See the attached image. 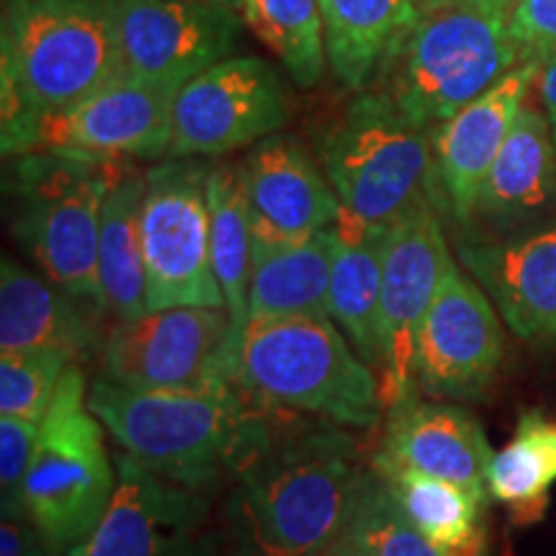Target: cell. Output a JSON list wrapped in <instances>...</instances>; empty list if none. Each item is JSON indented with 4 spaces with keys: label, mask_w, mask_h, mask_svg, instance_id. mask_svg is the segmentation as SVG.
Segmentation results:
<instances>
[{
    "label": "cell",
    "mask_w": 556,
    "mask_h": 556,
    "mask_svg": "<svg viewBox=\"0 0 556 556\" xmlns=\"http://www.w3.org/2000/svg\"><path fill=\"white\" fill-rule=\"evenodd\" d=\"M345 428L270 413V433L235 475L227 526L238 556H309L348 528L368 477Z\"/></svg>",
    "instance_id": "6da1fadb"
},
{
    "label": "cell",
    "mask_w": 556,
    "mask_h": 556,
    "mask_svg": "<svg viewBox=\"0 0 556 556\" xmlns=\"http://www.w3.org/2000/svg\"><path fill=\"white\" fill-rule=\"evenodd\" d=\"M88 407L122 454L201 492L238 475L270 433V413L238 387L142 392L96 377Z\"/></svg>",
    "instance_id": "7a4b0ae2"
},
{
    "label": "cell",
    "mask_w": 556,
    "mask_h": 556,
    "mask_svg": "<svg viewBox=\"0 0 556 556\" xmlns=\"http://www.w3.org/2000/svg\"><path fill=\"white\" fill-rule=\"evenodd\" d=\"M122 75L109 0H0V150Z\"/></svg>",
    "instance_id": "3957f363"
},
{
    "label": "cell",
    "mask_w": 556,
    "mask_h": 556,
    "mask_svg": "<svg viewBox=\"0 0 556 556\" xmlns=\"http://www.w3.org/2000/svg\"><path fill=\"white\" fill-rule=\"evenodd\" d=\"M235 384L263 413L356 430L384 417L381 379L328 315L250 319L235 351Z\"/></svg>",
    "instance_id": "277c9868"
},
{
    "label": "cell",
    "mask_w": 556,
    "mask_h": 556,
    "mask_svg": "<svg viewBox=\"0 0 556 556\" xmlns=\"http://www.w3.org/2000/svg\"><path fill=\"white\" fill-rule=\"evenodd\" d=\"M124 163L67 150H34L5 160L11 229L21 248L54 287L103 309L101 208Z\"/></svg>",
    "instance_id": "5b68a950"
},
{
    "label": "cell",
    "mask_w": 556,
    "mask_h": 556,
    "mask_svg": "<svg viewBox=\"0 0 556 556\" xmlns=\"http://www.w3.org/2000/svg\"><path fill=\"white\" fill-rule=\"evenodd\" d=\"M317 160L343 212L368 225H394L415 206L435 204L433 131L379 88L351 96L317 139Z\"/></svg>",
    "instance_id": "8992f818"
},
{
    "label": "cell",
    "mask_w": 556,
    "mask_h": 556,
    "mask_svg": "<svg viewBox=\"0 0 556 556\" xmlns=\"http://www.w3.org/2000/svg\"><path fill=\"white\" fill-rule=\"evenodd\" d=\"M523 65L507 18L456 3L422 11L413 31L387 60L377 86L430 131Z\"/></svg>",
    "instance_id": "52a82bcc"
},
{
    "label": "cell",
    "mask_w": 556,
    "mask_h": 556,
    "mask_svg": "<svg viewBox=\"0 0 556 556\" xmlns=\"http://www.w3.org/2000/svg\"><path fill=\"white\" fill-rule=\"evenodd\" d=\"M83 364H70L45 420L24 486V513L58 554L80 546L106 516L116 492L99 417L88 407Z\"/></svg>",
    "instance_id": "ba28073f"
},
{
    "label": "cell",
    "mask_w": 556,
    "mask_h": 556,
    "mask_svg": "<svg viewBox=\"0 0 556 556\" xmlns=\"http://www.w3.org/2000/svg\"><path fill=\"white\" fill-rule=\"evenodd\" d=\"M235 351L227 309H157L111 325L99 351V377L142 392L238 387Z\"/></svg>",
    "instance_id": "9c48e42d"
},
{
    "label": "cell",
    "mask_w": 556,
    "mask_h": 556,
    "mask_svg": "<svg viewBox=\"0 0 556 556\" xmlns=\"http://www.w3.org/2000/svg\"><path fill=\"white\" fill-rule=\"evenodd\" d=\"M208 170L212 165L199 157H168L148 170L142 204L148 312L225 309L208 242Z\"/></svg>",
    "instance_id": "30bf717a"
},
{
    "label": "cell",
    "mask_w": 556,
    "mask_h": 556,
    "mask_svg": "<svg viewBox=\"0 0 556 556\" xmlns=\"http://www.w3.org/2000/svg\"><path fill=\"white\" fill-rule=\"evenodd\" d=\"M291 101L281 73L261 58H227L186 83L173 106L168 157H222L287 127Z\"/></svg>",
    "instance_id": "8fae6325"
},
{
    "label": "cell",
    "mask_w": 556,
    "mask_h": 556,
    "mask_svg": "<svg viewBox=\"0 0 556 556\" xmlns=\"http://www.w3.org/2000/svg\"><path fill=\"white\" fill-rule=\"evenodd\" d=\"M178 88L122 75L86 101L34 119L3 150V160L34 150L86 152L109 160L168 157Z\"/></svg>",
    "instance_id": "7c38bea8"
},
{
    "label": "cell",
    "mask_w": 556,
    "mask_h": 556,
    "mask_svg": "<svg viewBox=\"0 0 556 556\" xmlns=\"http://www.w3.org/2000/svg\"><path fill=\"white\" fill-rule=\"evenodd\" d=\"M503 356L500 312L454 261L417 332V392L433 400L482 402L495 387Z\"/></svg>",
    "instance_id": "4fadbf2b"
},
{
    "label": "cell",
    "mask_w": 556,
    "mask_h": 556,
    "mask_svg": "<svg viewBox=\"0 0 556 556\" xmlns=\"http://www.w3.org/2000/svg\"><path fill=\"white\" fill-rule=\"evenodd\" d=\"M124 75L184 88L217 62L235 58L245 18L222 5L186 0H109Z\"/></svg>",
    "instance_id": "5bb4252c"
},
{
    "label": "cell",
    "mask_w": 556,
    "mask_h": 556,
    "mask_svg": "<svg viewBox=\"0 0 556 556\" xmlns=\"http://www.w3.org/2000/svg\"><path fill=\"white\" fill-rule=\"evenodd\" d=\"M454 266L441 212L433 201L415 206L389 227L381 278V397L384 409L417 392V332Z\"/></svg>",
    "instance_id": "9a60e30c"
},
{
    "label": "cell",
    "mask_w": 556,
    "mask_h": 556,
    "mask_svg": "<svg viewBox=\"0 0 556 556\" xmlns=\"http://www.w3.org/2000/svg\"><path fill=\"white\" fill-rule=\"evenodd\" d=\"M116 492L96 531L65 556H206L208 492L116 454Z\"/></svg>",
    "instance_id": "2e32d148"
},
{
    "label": "cell",
    "mask_w": 556,
    "mask_h": 556,
    "mask_svg": "<svg viewBox=\"0 0 556 556\" xmlns=\"http://www.w3.org/2000/svg\"><path fill=\"white\" fill-rule=\"evenodd\" d=\"M492 458L482 422L467 407L413 392L387 405L371 469H413L490 500Z\"/></svg>",
    "instance_id": "e0dca14e"
},
{
    "label": "cell",
    "mask_w": 556,
    "mask_h": 556,
    "mask_svg": "<svg viewBox=\"0 0 556 556\" xmlns=\"http://www.w3.org/2000/svg\"><path fill=\"white\" fill-rule=\"evenodd\" d=\"M456 255L513 336L528 343H556V219L495 240H467Z\"/></svg>",
    "instance_id": "ac0fdd59"
},
{
    "label": "cell",
    "mask_w": 556,
    "mask_h": 556,
    "mask_svg": "<svg viewBox=\"0 0 556 556\" xmlns=\"http://www.w3.org/2000/svg\"><path fill=\"white\" fill-rule=\"evenodd\" d=\"M253 240L294 242L336 227L343 206L319 160L291 135H270L238 163Z\"/></svg>",
    "instance_id": "d6986e66"
},
{
    "label": "cell",
    "mask_w": 556,
    "mask_h": 556,
    "mask_svg": "<svg viewBox=\"0 0 556 556\" xmlns=\"http://www.w3.org/2000/svg\"><path fill=\"white\" fill-rule=\"evenodd\" d=\"M539 73L541 62H523L433 131L435 206L458 225L475 222L484 180Z\"/></svg>",
    "instance_id": "ffe728a7"
},
{
    "label": "cell",
    "mask_w": 556,
    "mask_h": 556,
    "mask_svg": "<svg viewBox=\"0 0 556 556\" xmlns=\"http://www.w3.org/2000/svg\"><path fill=\"white\" fill-rule=\"evenodd\" d=\"M101 304L86 302L50 278L31 274L21 263L3 255L0 263V353L58 351L83 364L101 351Z\"/></svg>",
    "instance_id": "44dd1931"
},
{
    "label": "cell",
    "mask_w": 556,
    "mask_h": 556,
    "mask_svg": "<svg viewBox=\"0 0 556 556\" xmlns=\"http://www.w3.org/2000/svg\"><path fill=\"white\" fill-rule=\"evenodd\" d=\"M556 204V144L546 114L523 103L477 201L475 219L495 232H516Z\"/></svg>",
    "instance_id": "7402d4cb"
},
{
    "label": "cell",
    "mask_w": 556,
    "mask_h": 556,
    "mask_svg": "<svg viewBox=\"0 0 556 556\" xmlns=\"http://www.w3.org/2000/svg\"><path fill=\"white\" fill-rule=\"evenodd\" d=\"M389 227L340 214L330 274L328 315L374 371L381 368V278Z\"/></svg>",
    "instance_id": "603a6c76"
},
{
    "label": "cell",
    "mask_w": 556,
    "mask_h": 556,
    "mask_svg": "<svg viewBox=\"0 0 556 556\" xmlns=\"http://www.w3.org/2000/svg\"><path fill=\"white\" fill-rule=\"evenodd\" d=\"M328 67L351 93L377 86L387 60L413 31L417 0H319Z\"/></svg>",
    "instance_id": "cb8c5ba5"
},
{
    "label": "cell",
    "mask_w": 556,
    "mask_h": 556,
    "mask_svg": "<svg viewBox=\"0 0 556 556\" xmlns=\"http://www.w3.org/2000/svg\"><path fill=\"white\" fill-rule=\"evenodd\" d=\"M336 242V227L294 242L253 240L248 323L270 317L328 315Z\"/></svg>",
    "instance_id": "d4e9b609"
},
{
    "label": "cell",
    "mask_w": 556,
    "mask_h": 556,
    "mask_svg": "<svg viewBox=\"0 0 556 556\" xmlns=\"http://www.w3.org/2000/svg\"><path fill=\"white\" fill-rule=\"evenodd\" d=\"M148 170L122 165L103 199L99 232V281L103 304L116 323L148 315V270L142 248V204Z\"/></svg>",
    "instance_id": "484cf974"
},
{
    "label": "cell",
    "mask_w": 556,
    "mask_h": 556,
    "mask_svg": "<svg viewBox=\"0 0 556 556\" xmlns=\"http://www.w3.org/2000/svg\"><path fill=\"white\" fill-rule=\"evenodd\" d=\"M394 505L417 531L446 556L484 554L486 500L413 469H374Z\"/></svg>",
    "instance_id": "4316f807"
},
{
    "label": "cell",
    "mask_w": 556,
    "mask_h": 556,
    "mask_svg": "<svg viewBox=\"0 0 556 556\" xmlns=\"http://www.w3.org/2000/svg\"><path fill=\"white\" fill-rule=\"evenodd\" d=\"M208 242L212 268L225 296V309L232 319L235 338L248 325V294L253 276V222L242 189L238 165H212L206 180Z\"/></svg>",
    "instance_id": "83f0119b"
},
{
    "label": "cell",
    "mask_w": 556,
    "mask_h": 556,
    "mask_svg": "<svg viewBox=\"0 0 556 556\" xmlns=\"http://www.w3.org/2000/svg\"><path fill=\"white\" fill-rule=\"evenodd\" d=\"M556 484V420L541 409H523L513 438L497 451L486 471V492L528 526L544 518Z\"/></svg>",
    "instance_id": "f1b7e54d"
},
{
    "label": "cell",
    "mask_w": 556,
    "mask_h": 556,
    "mask_svg": "<svg viewBox=\"0 0 556 556\" xmlns=\"http://www.w3.org/2000/svg\"><path fill=\"white\" fill-rule=\"evenodd\" d=\"M240 13L299 88L323 80L328 47L319 0H242Z\"/></svg>",
    "instance_id": "f546056e"
},
{
    "label": "cell",
    "mask_w": 556,
    "mask_h": 556,
    "mask_svg": "<svg viewBox=\"0 0 556 556\" xmlns=\"http://www.w3.org/2000/svg\"><path fill=\"white\" fill-rule=\"evenodd\" d=\"M348 531L364 541L371 556H446L402 516L374 469H368Z\"/></svg>",
    "instance_id": "4dcf8cb0"
},
{
    "label": "cell",
    "mask_w": 556,
    "mask_h": 556,
    "mask_svg": "<svg viewBox=\"0 0 556 556\" xmlns=\"http://www.w3.org/2000/svg\"><path fill=\"white\" fill-rule=\"evenodd\" d=\"M70 364L75 361L58 351L0 353V415L45 420Z\"/></svg>",
    "instance_id": "1f68e13d"
},
{
    "label": "cell",
    "mask_w": 556,
    "mask_h": 556,
    "mask_svg": "<svg viewBox=\"0 0 556 556\" xmlns=\"http://www.w3.org/2000/svg\"><path fill=\"white\" fill-rule=\"evenodd\" d=\"M39 441V422L0 415V507L3 518H26L24 486Z\"/></svg>",
    "instance_id": "d6a6232c"
},
{
    "label": "cell",
    "mask_w": 556,
    "mask_h": 556,
    "mask_svg": "<svg viewBox=\"0 0 556 556\" xmlns=\"http://www.w3.org/2000/svg\"><path fill=\"white\" fill-rule=\"evenodd\" d=\"M523 62L552 60L556 54V0H520L507 18Z\"/></svg>",
    "instance_id": "836d02e7"
},
{
    "label": "cell",
    "mask_w": 556,
    "mask_h": 556,
    "mask_svg": "<svg viewBox=\"0 0 556 556\" xmlns=\"http://www.w3.org/2000/svg\"><path fill=\"white\" fill-rule=\"evenodd\" d=\"M0 556H60L29 518H3Z\"/></svg>",
    "instance_id": "e575fe53"
},
{
    "label": "cell",
    "mask_w": 556,
    "mask_h": 556,
    "mask_svg": "<svg viewBox=\"0 0 556 556\" xmlns=\"http://www.w3.org/2000/svg\"><path fill=\"white\" fill-rule=\"evenodd\" d=\"M536 83H539L541 103H544V114L548 119V127H552L554 144H556V54L541 65Z\"/></svg>",
    "instance_id": "d590c367"
},
{
    "label": "cell",
    "mask_w": 556,
    "mask_h": 556,
    "mask_svg": "<svg viewBox=\"0 0 556 556\" xmlns=\"http://www.w3.org/2000/svg\"><path fill=\"white\" fill-rule=\"evenodd\" d=\"M309 556H371V552H368L364 541H361L358 536H353V533L345 528L343 533H338L336 539L328 541V544H325L323 548H317V552Z\"/></svg>",
    "instance_id": "8d00e7d4"
},
{
    "label": "cell",
    "mask_w": 556,
    "mask_h": 556,
    "mask_svg": "<svg viewBox=\"0 0 556 556\" xmlns=\"http://www.w3.org/2000/svg\"><path fill=\"white\" fill-rule=\"evenodd\" d=\"M464 5H471V9H479L484 13H492V16L500 18H510V13L520 0H462Z\"/></svg>",
    "instance_id": "74e56055"
},
{
    "label": "cell",
    "mask_w": 556,
    "mask_h": 556,
    "mask_svg": "<svg viewBox=\"0 0 556 556\" xmlns=\"http://www.w3.org/2000/svg\"><path fill=\"white\" fill-rule=\"evenodd\" d=\"M417 3H420L422 11H441V9H448V5L462 3V0H417Z\"/></svg>",
    "instance_id": "f35d334b"
},
{
    "label": "cell",
    "mask_w": 556,
    "mask_h": 556,
    "mask_svg": "<svg viewBox=\"0 0 556 556\" xmlns=\"http://www.w3.org/2000/svg\"><path fill=\"white\" fill-rule=\"evenodd\" d=\"M186 3H201V5H222V9L240 11L242 0H186Z\"/></svg>",
    "instance_id": "ab89813d"
}]
</instances>
